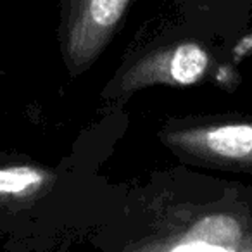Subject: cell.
<instances>
[{"instance_id":"obj_1","label":"cell","mask_w":252,"mask_h":252,"mask_svg":"<svg viewBox=\"0 0 252 252\" xmlns=\"http://www.w3.org/2000/svg\"><path fill=\"white\" fill-rule=\"evenodd\" d=\"M233 71L221 63L213 40L185 28L171 36H161L125 57L102 92V98L118 102L147 87H192L211 74Z\"/></svg>"},{"instance_id":"obj_2","label":"cell","mask_w":252,"mask_h":252,"mask_svg":"<svg viewBox=\"0 0 252 252\" xmlns=\"http://www.w3.org/2000/svg\"><path fill=\"white\" fill-rule=\"evenodd\" d=\"M159 138L187 162L252 173V119H180L168 123Z\"/></svg>"},{"instance_id":"obj_3","label":"cell","mask_w":252,"mask_h":252,"mask_svg":"<svg viewBox=\"0 0 252 252\" xmlns=\"http://www.w3.org/2000/svg\"><path fill=\"white\" fill-rule=\"evenodd\" d=\"M59 49L73 76L87 73L118 33L135 0H59Z\"/></svg>"},{"instance_id":"obj_4","label":"cell","mask_w":252,"mask_h":252,"mask_svg":"<svg viewBox=\"0 0 252 252\" xmlns=\"http://www.w3.org/2000/svg\"><path fill=\"white\" fill-rule=\"evenodd\" d=\"M156 251H252V224L230 214H207L162 238Z\"/></svg>"},{"instance_id":"obj_5","label":"cell","mask_w":252,"mask_h":252,"mask_svg":"<svg viewBox=\"0 0 252 252\" xmlns=\"http://www.w3.org/2000/svg\"><path fill=\"white\" fill-rule=\"evenodd\" d=\"M190 32L223 45L238 38L252 19V0H171Z\"/></svg>"},{"instance_id":"obj_6","label":"cell","mask_w":252,"mask_h":252,"mask_svg":"<svg viewBox=\"0 0 252 252\" xmlns=\"http://www.w3.org/2000/svg\"><path fill=\"white\" fill-rule=\"evenodd\" d=\"M54 173L32 162L0 164V209L30 202L50 189Z\"/></svg>"}]
</instances>
